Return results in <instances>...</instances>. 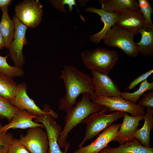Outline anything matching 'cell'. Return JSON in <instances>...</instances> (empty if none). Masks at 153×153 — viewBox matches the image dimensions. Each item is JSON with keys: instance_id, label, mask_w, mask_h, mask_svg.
<instances>
[{"instance_id": "cell-2", "label": "cell", "mask_w": 153, "mask_h": 153, "mask_svg": "<svg viewBox=\"0 0 153 153\" xmlns=\"http://www.w3.org/2000/svg\"><path fill=\"white\" fill-rule=\"evenodd\" d=\"M82 95L81 100L66 112L64 118L65 126L58 141L60 148H64L68 134L75 127L82 123L84 119L88 116L100 111L105 107L91 101L88 93H84Z\"/></svg>"}, {"instance_id": "cell-14", "label": "cell", "mask_w": 153, "mask_h": 153, "mask_svg": "<svg viewBox=\"0 0 153 153\" xmlns=\"http://www.w3.org/2000/svg\"><path fill=\"white\" fill-rule=\"evenodd\" d=\"M121 123L111 125L99 135L97 138L90 144L82 146L73 153H99L114 139Z\"/></svg>"}, {"instance_id": "cell-22", "label": "cell", "mask_w": 153, "mask_h": 153, "mask_svg": "<svg viewBox=\"0 0 153 153\" xmlns=\"http://www.w3.org/2000/svg\"><path fill=\"white\" fill-rule=\"evenodd\" d=\"M141 35L139 42H135L138 52L151 57L153 55V31L143 27L138 31Z\"/></svg>"}, {"instance_id": "cell-11", "label": "cell", "mask_w": 153, "mask_h": 153, "mask_svg": "<svg viewBox=\"0 0 153 153\" xmlns=\"http://www.w3.org/2000/svg\"><path fill=\"white\" fill-rule=\"evenodd\" d=\"M27 89L26 83H21L18 84L15 97L9 101L10 103L19 109L25 110L36 116L49 113L53 110L47 105H44L43 110H42L36 105L34 100L27 95Z\"/></svg>"}, {"instance_id": "cell-16", "label": "cell", "mask_w": 153, "mask_h": 153, "mask_svg": "<svg viewBox=\"0 0 153 153\" xmlns=\"http://www.w3.org/2000/svg\"><path fill=\"white\" fill-rule=\"evenodd\" d=\"M87 12L96 13L101 16L100 20L104 24L102 29L98 33L90 37V40L94 43H98L103 40L112 27L115 24L118 13L107 12L102 9L90 7L86 8Z\"/></svg>"}, {"instance_id": "cell-21", "label": "cell", "mask_w": 153, "mask_h": 153, "mask_svg": "<svg viewBox=\"0 0 153 153\" xmlns=\"http://www.w3.org/2000/svg\"><path fill=\"white\" fill-rule=\"evenodd\" d=\"M101 8L111 12L120 13L126 8H139L136 0H99Z\"/></svg>"}, {"instance_id": "cell-9", "label": "cell", "mask_w": 153, "mask_h": 153, "mask_svg": "<svg viewBox=\"0 0 153 153\" xmlns=\"http://www.w3.org/2000/svg\"><path fill=\"white\" fill-rule=\"evenodd\" d=\"M12 18L14 25L15 32L13 40L9 48V54L14 66L22 67L25 62L22 52L23 47L28 43L26 37L27 27L16 16H13Z\"/></svg>"}, {"instance_id": "cell-28", "label": "cell", "mask_w": 153, "mask_h": 153, "mask_svg": "<svg viewBox=\"0 0 153 153\" xmlns=\"http://www.w3.org/2000/svg\"><path fill=\"white\" fill-rule=\"evenodd\" d=\"M14 138L11 133L0 132V153H7Z\"/></svg>"}, {"instance_id": "cell-5", "label": "cell", "mask_w": 153, "mask_h": 153, "mask_svg": "<svg viewBox=\"0 0 153 153\" xmlns=\"http://www.w3.org/2000/svg\"><path fill=\"white\" fill-rule=\"evenodd\" d=\"M135 35L115 24L103 39L104 44L119 48L127 55L133 57L137 56L138 53L135 42Z\"/></svg>"}, {"instance_id": "cell-27", "label": "cell", "mask_w": 153, "mask_h": 153, "mask_svg": "<svg viewBox=\"0 0 153 153\" xmlns=\"http://www.w3.org/2000/svg\"><path fill=\"white\" fill-rule=\"evenodd\" d=\"M19 109L12 105L9 101L0 95V118H6L10 122Z\"/></svg>"}, {"instance_id": "cell-18", "label": "cell", "mask_w": 153, "mask_h": 153, "mask_svg": "<svg viewBox=\"0 0 153 153\" xmlns=\"http://www.w3.org/2000/svg\"><path fill=\"white\" fill-rule=\"evenodd\" d=\"M99 153H153V148L144 146L134 138L118 147L112 148L108 145Z\"/></svg>"}, {"instance_id": "cell-29", "label": "cell", "mask_w": 153, "mask_h": 153, "mask_svg": "<svg viewBox=\"0 0 153 153\" xmlns=\"http://www.w3.org/2000/svg\"><path fill=\"white\" fill-rule=\"evenodd\" d=\"M49 2L52 6L61 12L66 13L64 8V5L65 4L68 5L69 13L72 12L74 5L76 7L77 11L79 12L75 0H52L49 1Z\"/></svg>"}, {"instance_id": "cell-32", "label": "cell", "mask_w": 153, "mask_h": 153, "mask_svg": "<svg viewBox=\"0 0 153 153\" xmlns=\"http://www.w3.org/2000/svg\"><path fill=\"white\" fill-rule=\"evenodd\" d=\"M153 73V70L151 69L146 72L143 74L135 78L131 82L129 86L126 89L131 90L133 89L136 85L140 83L147 80V78L149 77Z\"/></svg>"}, {"instance_id": "cell-24", "label": "cell", "mask_w": 153, "mask_h": 153, "mask_svg": "<svg viewBox=\"0 0 153 153\" xmlns=\"http://www.w3.org/2000/svg\"><path fill=\"white\" fill-rule=\"evenodd\" d=\"M153 89V82H149L147 80L141 82L136 91L132 93L122 92L121 97L125 100L129 101L136 104L140 97L145 92Z\"/></svg>"}, {"instance_id": "cell-25", "label": "cell", "mask_w": 153, "mask_h": 153, "mask_svg": "<svg viewBox=\"0 0 153 153\" xmlns=\"http://www.w3.org/2000/svg\"><path fill=\"white\" fill-rule=\"evenodd\" d=\"M138 3L144 20V27L153 31L151 17L153 10L150 2L148 0H138Z\"/></svg>"}, {"instance_id": "cell-17", "label": "cell", "mask_w": 153, "mask_h": 153, "mask_svg": "<svg viewBox=\"0 0 153 153\" xmlns=\"http://www.w3.org/2000/svg\"><path fill=\"white\" fill-rule=\"evenodd\" d=\"M36 117L25 110L19 109L14 115L11 121L0 128V132L7 131L11 129H24L36 127L44 128L42 124L36 122L33 120Z\"/></svg>"}, {"instance_id": "cell-7", "label": "cell", "mask_w": 153, "mask_h": 153, "mask_svg": "<svg viewBox=\"0 0 153 153\" xmlns=\"http://www.w3.org/2000/svg\"><path fill=\"white\" fill-rule=\"evenodd\" d=\"M42 8L38 0H25L15 6V16L27 27L35 28L41 21Z\"/></svg>"}, {"instance_id": "cell-13", "label": "cell", "mask_w": 153, "mask_h": 153, "mask_svg": "<svg viewBox=\"0 0 153 153\" xmlns=\"http://www.w3.org/2000/svg\"><path fill=\"white\" fill-rule=\"evenodd\" d=\"M115 24L135 35L144 27V22L139 8H126L118 13Z\"/></svg>"}, {"instance_id": "cell-4", "label": "cell", "mask_w": 153, "mask_h": 153, "mask_svg": "<svg viewBox=\"0 0 153 153\" xmlns=\"http://www.w3.org/2000/svg\"><path fill=\"white\" fill-rule=\"evenodd\" d=\"M109 109L105 107L101 111L93 113L86 117L82 121L87 126L85 135L78 147L82 145L88 140H91L105 129L112 123L123 117L126 112L116 111L110 114L106 112Z\"/></svg>"}, {"instance_id": "cell-3", "label": "cell", "mask_w": 153, "mask_h": 153, "mask_svg": "<svg viewBox=\"0 0 153 153\" xmlns=\"http://www.w3.org/2000/svg\"><path fill=\"white\" fill-rule=\"evenodd\" d=\"M80 56L87 69L107 74L114 68L118 59L116 51L100 47L84 50L80 53Z\"/></svg>"}, {"instance_id": "cell-33", "label": "cell", "mask_w": 153, "mask_h": 153, "mask_svg": "<svg viewBox=\"0 0 153 153\" xmlns=\"http://www.w3.org/2000/svg\"><path fill=\"white\" fill-rule=\"evenodd\" d=\"M11 2V0H0V8L8 7Z\"/></svg>"}, {"instance_id": "cell-8", "label": "cell", "mask_w": 153, "mask_h": 153, "mask_svg": "<svg viewBox=\"0 0 153 153\" xmlns=\"http://www.w3.org/2000/svg\"><path fill=\"white\" fill-rule=\"evenodd\" d=\"M95 103L106 107L109 112L116 111L129 113L131 116L144 115V107L126 100L121 97L95 96L91 99Z\"/></svg>"}, {"instance_id": "cell-34", "label": "cell", "mask_w": 153, "mask_h": 153, "mask_svg": "<svg viewBox=\"0 0 153 153\" xmlns=\"http://www.w3.org/2000/svg\"><path fill=\"white\" fill-rule=\"evenodd\" d=\"M4 47H5L4 39L0 31V49H2Z\"/></svg>"}, {"instance_id": "cell-19", "label": "cell", "mask_w": 153, "mask_h": 153, "mask_svg": "<svg viewBox=\"0 0 153 153\" xmlns=\"http://www.w3.org/2000/svg\"><path fill=\"white\" fill-rule=\"evenodd\" d=\"M146 111L144 115V122L143 127L138 129L134 137L139 140L144 146L150 147V132L153 128V108L146 107Z\"/></svg>"}, {"instance_id": "cell-6", "label": "cell", "mask_w": 153, "mask_h": 153, "mask_svg": "<svg viewBox=\"0 0 153 153\" xmlns=\"http://www.w3.org/2000/svg\"><path fill=\"white\" fill-rule=\"evenodd\" d=\"M58 116V114L53 110L49 113L37 116L34 120L36 122L41 123L44 126L46 132L48 143L47 153H67L70 147V143L67 142L64 151L60 149L58 143L62 128L54 119Z\"/></svg>"}, {"instance_id": "cell-35", "label": "cell", "mask_w": 153, "mask_h": 153, "mask_svg": "<svg viewBox=\"0 0 153 153\" xmlns=\"http://www.w3.org/2000/svg\"><path fill=\"white\" fill-rule=\"evenodd\" d=\"M2 126L1 124L0 123V128H1L2 127Z\"/></svg>"}, {"instance_id": "cell-10", "label": "cell", "mask_w": 153, "mask_h": 153, "mask_svg": "<svg viewBox=\"0 0 153 153\" xmlns=\"http://www.w3.org/2000/svg\"><path fill=\"white\" fill-rule=\"evenodd\" d=\"M40 127L28 128L26 134L21 135L19 141L30 153H47L48 143L46 131Z\"/></svg>"}, {"instance_id": "cell-23", "label": "cell", "mask_w": 153, "mask_h": 153, "mask_svg": "<svg viewBox=\"0 0 153 153\" xmlns=\"http://www.w3.org/2000/svg\"><path fill=\"white\" fill-rule=\"evenodd\" d=\"M18 85L12 77L0 71V95L9 101L15 97Z\"/></svg>"}, {"instance_id": "cell-26", "label": "cell", "mask_w": 153, "mask_h": 153, "mask_svg": "<svg viewBox=\"0 0 153 153\" xmlns=\"http://www.w3.org/2000/svg\"><path fill=\"white\" fill-rule=\"evenodd\" d=\"M8 54L4 57L0 56V71L13 78L22 76L24 72L22 67L9 65L7 61Z\"/></svg>"}, {"instance_id": "cell-12", "label": "cell", "mask_w": 153, "mask_h": 153, "mask_svg": "<svg viewBox=\"0 0 153 153\" xmlns=\"http://www.w3.org/2000/svg\"><path fill=\"white\" fill-rule=\"evenodd\" d=\"M91 71L95 96L121 97L122 92L108 74L95 70Z\"/></svg>"}, {"instance_id": "cell-15", "label": "cell", "mask_w": 153, "mask_h": 153, "mask_svg": "<svg viewBox=\"0 0 153 153\" xmlns=\"http://www.w3.org/2000/svg\"><path fill=\"white\" fill-rule=\"evenodd\" d=\"M144 115L130 116L126 113L123 121L113 141L118 142L120 145L134 138L138 127L141 124L140 122L144 120Z\"/></svg>"}, {"instance_id": "cell-31", "label": "cell", "mask_w": 153, "mask_h": 153, "mask_svg": "<svg viewBox=\"0 0 153 153\" xmlns=\"http://www.w3.org/2000/svg\"><path fill=\"white\" fill-rule=\"evenodd\" d=\"M138 104L144 107L153 108V89L143 94V97Z\"/></svg>"}, {"instance_id": "cell-20", "label": "cell", "mask_w": 153, "mask_h": 153, "mask_svg": "<svg viewBox=\"0 0 153 153\" xmlns=\"http://www.w3.org/2000/svg\"><path fill=\"white\" fill-rule=\"evenodd\" d=\"M8 7L1 8L2 15L0 22V31L4 39L5 47L9 49L14 38L15 27L13 21L9 18L8 11Z\"/></svg>"}, {"instance_id": "cell-30", "label": "cell", "mask_w": 153, "mask_h": 153, "mask_svg": "<svg viewBox=\"0 0 153 153\" xmlns=\"http://www.w3.org/2000/svg\"><path fill=\"white\" fill-rule=\"evenodd\" d=\"M7 153H30L19 141L14 138Z\"/></svg>"}, {"instance_id": "cell-1", "label": "cell", "mask_w": 153, "mask_h": 153, "mask_svg": "<svg viewBox=\"0 0 153 153\" xmlns=\"http://www.w3.org/2000/svg\"><path fill=\"white\" fill-rule=\"evenodd\" d=\"M60 78L63 81L66 89L65 95L58 103V109L65 112L76 103L78 96L84 93L90 95V99L95 96L92 78L75 67L66 65L61 71Z\"/></svg>"}]
</instances>
